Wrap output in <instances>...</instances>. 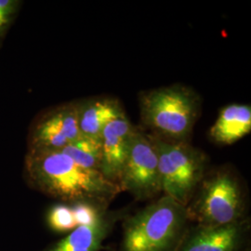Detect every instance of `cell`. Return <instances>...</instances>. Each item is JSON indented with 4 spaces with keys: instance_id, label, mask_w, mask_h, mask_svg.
Returning a JSON list of instances; mask_svg holds the SVG:
<instances>
[{
    "instance_id": "obj_16",
    "label": "cell",
    "mask_w": 251,
    "mask_h": 251,
    "mask_svg": "<svg viewBox=\"0 0 251 251\" xmlns=\"http://www.w3.org/2000/svg\"><path fill=\"white\" fill-rule=\"evenodd\" d=\"M20 0H0V49L22 7Z\"/></svg>"
},
{
    "instance_id": "obj_13",
    "label": "cell",
    "mask_w": 251,
    "mask_h": 251,
    "mask_svg": "<svg viewBox=\"0 0 251 251\" xmlns=\"http://www.w3.org/2000/svg\"><path fill=\"white\" fill-rule=\"evenodd\" d=\"M81 167L100 172L102 145L100 137L81 134L61 150Z\"/></svg>"
},
{
    "instance_id": "obj_15",
    "label": "cell",
    "mask_w": 251,
    "mask_h": 251,
    "mask_svg": "<svg viewBox=\"0 0 251 251\" xmlns=\"http://www.w3.org/2000/svg\"><path fill=\"white\" fill-rule=\"evenodd\" d=\"M77 227L90 226L98 223L107 212V207L92 202H76L70 204Z\"/></svg>"
},
{
    "instance_id": "obj_7",
    "label": "cell",
    "mask_w": 251,
    "mask_h": 251,
    "mask_svg": "<svg viewBox=\"0 0 251 251\" xmlns=\"http://www.w3.org/2000/svg\"><path fill=\"white\" fill-rule=\"evenodd\" d=\"M79 101L51 108L36 117L28 135V150H62L80 136Z\"/></svg>"
},
{
    "instance_id": "obj_2",
    "label": "cell",
    "mask_w": 251,
    "mask_h": 251,
    "mask_svg": "<svg viewBox=\"0 0 251 251\" xmlns=\"http://www.w3.org/2000/svg\"><path fill=\"white\" fill-rule=\"evenodd\" d=\"M188 222L186 206L163 196L126 218L121 251H173Z\"/></svg>"
},
{
    "instance_id": "obj_8",
    "label": "cell",
    "mask_w": 251,
    "mask_h": 251,
    "mask_svg": "<svg viewBox=\"0 0 251 251\" xmlns=\"http://www.w3.org/2000/svg\"><path fill=\"white\" fill-rule=\"evenodd\" d=\"M250 232L248 218L222 227L196 225L186 229L173 251H242Z\"/></svg>"
},
{
    "instance_id": "obj_12",
    "label": "cell",
    "mask_w": 251,
    "mask_h": 251,
    "mask_svg": "<svg viewBox=\"0 0 251 251\" xmlns=\"http://www.w3.org/2000/svg\"><path fill=\"white\" fill-rule=\"evenodd\" d=\"M123 112L117 100L100 97L79 101L78 125L81 134L100 137L108 123Z\"/></svg>"
},
{
    "instance_id": "obj_4",
    "label": "cell",
    "mask_w": 251,
    "mask_h": 251,
    "mask_svg": "<svg viewBox=\"0 0 251 251\" xmlns=\"http://www.w3.org/2000/svg\"><path fill=\"white\" fill-rule=\"evenodd\" d=\"M186 206L189 222L207 227L233 225L245 219V198L233 172L220 169L207 173Z\"/></svg>"
},
{
    "instance_id": "obj_14",
    "label": "cell",
    "mask_w": 251,
    "mask_h": 251,
    "mask_svg": "<svg viewBox=\"0 0 251 251\" xmlns=\"http://www.w3.org/2000/svg\"><path fill=\"white\" fill-rule=\"evenodd\" d=\"M48 227L55 233H70L77 225L70 204L59 203L51 206L46 215Z\"/></svg>"
},
{
    "instance_id": "obj_3",
    "label": "cell",
    "mask_w": 251,
    "mask_h": 251,
    "mask_svg": "<svg viewBox=\"0 0 251 251\" xmlns=\"http://www.w3.org/2000/svg\"><path fill=\"white\" fill-rule=\"evenodd\" d=\"M200 107L198 93L183 85L162 87L140 95L144 125L152 129L155 137L169 142L187 143Z\"/></svg>"
},
{
    "instance_id": "obj_10",
    "label": "cell",
    "mask_w": 251,
    "mask_h": 251,
    "mask_svg": "<svg viewBox=\"0 0 251 251\" xmlns=\"http://www.w3.org/2000/svg\"><path fill=\"white\" fill-rule=\"evenodd\" d=\"M118 219L117 213L107 211L95 225L78 226L42 251H100Z\"/></svg>"
},
{
    "instance_id": "obj_9",
    "label": "cell",
    "mask_w": 251,
    "mask_h": 251,
    "mask_svg": "<svg viewBox=\"0 0 251 251\" xmlns=\"http://www.w3.org/2000/svg\"><path fill=\"white\" fill-rule=\"evenodd\" d=\"M135 128L123 112L108 123L100 135L102 145L100 173L118 185Z\"/></svg>"
},
{
    "instance_id": "obj_1",
    "label": "cell",
    "mask_w": 251,
    "mask_h": 251,
    "mask_svg": "<svg viewBox=\"0 0 251 251\" xmlns=\"http://www.w3.org/2000/svg\"><path fill=\"white\" fill-rule=\"evenodd\" d=\"M24 167L31 188L61 203L87 201L108 207L122 192L100 172L81 167L61 150H27Z\"/></svg>"
},
{
    "instance_id": "obj_11",
    "label": "cell",
    "mask_w": 251,
    "mask_h": 251,
    "mask_svg": "<svg viewBox=\"0 0 251 251\" xmlns=\"http://www.w3.org/2000/svg\"><path fill=\"white\" fill-rule=\"evenodd\" d=\"M251 131V107L233 103L223 108L209 129L210 139L217 144L231 145Z\"/></svg>"
},
{
    "instance_id": "obj_6",
    "label": "cell",
    "mask_w": 251,
    "mask_h": 251,
    "mask_svg": "<svg viewBox=\"0 0 251 251\" xmlns=\"http://www.w3.org/2000/svg\"><path fill=\"white\" fill-rule=\"evenodd\" d=\"M119 187L138 201L155 198L162 193L156 147L152 137L138 128H135L131 138Z\"/></svg>"
},
{
    "instance_id": "obj_5",
    "label": "cell",
    "mask_w": 251,
    "mask_h": 251,
    "mask_svg": "<svg viewBox=\"0 0 251 251\" xmlns=\"http://www.w3.org/2000/svg\"><path fill=\"white\" fill-rule=\"evenodd\" d=\"M151 137L158 153L164 196L187 206L206 175V154L188 143H174Z\"/></svg>"
}]
</instances>
